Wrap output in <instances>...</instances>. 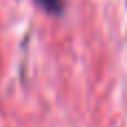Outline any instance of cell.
<instances>
[{
	"label": "cell",
	"mask_w": 127,
	"mask_h": 127,
	"mask_svg": "<svg viewBox=\"0 0 127 127\" xmlns=\"http://www.w3.org/2000/svg\"><path fill=\"white\" fill-rule=\"evenodd\" d=\"M36 4H40L47 13H60L63 11V0H36Z\"/></svg>",
	"instance_id": "1"
}]
</instances>
